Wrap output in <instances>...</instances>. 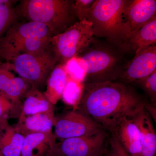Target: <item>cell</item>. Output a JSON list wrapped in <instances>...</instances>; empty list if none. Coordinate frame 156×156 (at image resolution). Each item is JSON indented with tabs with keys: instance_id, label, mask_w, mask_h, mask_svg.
I'll list each match as a JSON object with an SVG mask.
<instances>
[{
	"instance_id": "obj_13",
	"label": "cell",
	"mask_w": 156,
	"mask_h": 156,
	"mask_svg": "<svg viewBox=\"0 0 156 156\" xmlns=\"http://www.w3.org/2000/svg\"><path fill=\"white\" fill-rule=\"evenodd\" d=\"M156 44V17L142 27L130 33L122 46L127 54L136 56Z\"/></svg>"
},
{
	"instance_id": "obj_15",
	"label": "cell",
	"mask_w": 156,
	"mask_h": 156,
	"mask_svg": "<svg viewBox=\"0 0 156 156\" xmlns=\"http://www.w3.org/2000/svg\"><path fill=\"white\" fill-rule=\"evenodd\" d=\"M133 119L139 132L142 156H155L156 133L150 116L144 109Z\"/></svg>"
},
{
	"instance_id": "obj_14",
	"label": "cell",
	"mask_w": 156,
	"mask_h": 156,
	"mask_svg": "<svg viewBox=\"0 0 156 156\" xmlns=\"http://www.w3.org/2000/svg\"><path fill=\"white\" fill-rule=\"evenodd\" d=\"M53 132L24 136L20 156H51L57 142Z\"/></svg>"
},
{
	"instance_id": "obj_26",
	"label": "cell",
	"mask_w": 156,
	"mask_h": 156,
	"mask_svg": "<svg viewBox=\"0 0 156 156\" xmlns=\"http://www.w3.org/2000/svg\"><path fill=\"white\" fill-rule=\"evenodd\" d=\"M80 94V90L76 82L68 81L67 85L62 95V98L66 100L69 98H78Z\"/></svg>"
},
{
	"instance_id": "obj_4",
	"label": "cell",
	"mask_w": 156,
	"mask_h": 156,
	"mask_svg": "<svg viewBox=\"0 0 156 156\" xmlns=\"http://www.w3.org/2000/svg\"><path fill=\"white\" fill-rule=\"evenodd\" d=\"M128 1L95 0L86 19L92 23L94 37L122 49L130 34L124 18Z\"/></svg>"
},
{
	"instance_id": "obj_20",
	"label": "cell",
	"mask_w": 156,
	"mask_h": 156,
	"mask_svg": "<svg viewBox=\"0 0 156 156\" xmlns=\"http://www.w3.org/2000/svg\"><path fill=\"white\" fill-rule=\"evenodd\" d=\"M14 2L0 0V35L16 23L18 17L12 4Z\"/></svg>"
},
{
	"instance_id": "obj_5",
	"label": "cell",
	"mask_w": 156,
	"mask_h": 156,
	"mask_svg": "<svg viewBox=\"0 0 156 156\" xmlns=\"http://www.w3.org/2000/svg\"><path fill=\"white\" fill-rule=\"evenodd\" d=\"M92 23L78 21L61 34L51 37L50 44L57 64L65 65L80 54L93 37Z\"/></svg>"
},
{
	"instance_id": "obj_30",
	"label": "cell",
	"mask_w": 156,
	"mask_h": 156,
	"mask_svg": "<svg viewBox=\"0 0 156 156\" xmlns=\"http://www.w3.org/2000/svg\"><path fill=\"white\" fill-rule=\"evenodd\" d=\"M105 148H106V147L105 148V149L101 153L99 154V155H97V156H100L101 155V154H102V153H103V152L105 150Z\"/></svg>"
},
{
	"instance_id": "obj_17",
	"label": "cell",
	"mask_w": 156,
	"mask_h": 156,
	"mask_svg": "<svg viewBox=\"0 0 156 156\" xmlns=\"http://www.w3.org/2000/svg\"><path fill=\"white\" fill-rule=\"evenodd\" d=\"M21 112L19 116L38 114L54 115V108L40 89L32 87L22 98Z\"/></svg>"
},
{
	"instance_id": "obj_11",
	"label": "cell",
	"mask_w": 156,
	"mask_h": 156,
	"mask_svg": "<svg viewBox=\"0 0 156 156\" xmlns=\"http://www.w3.org/2000/svg\"><path fill=\"white\" fill-rule=\"evenodd\" d=\"M156 17V0H128L124 18L130 33L141 28Z\"/></svg>"
},
{
	"instance_id": "obj_28",
	"label": "cell",
	"mask_w": 156,
	"mask_h": 156,
	"mask_svg": "<svg viewBox=\"0 0 156 156\" xmlns=\"http://www.w3.org/2000/svg\"><path fill=\"white\" fill-rule=\"evenodd\" d=\"M100 156H109L108 148V144L106 149H105V150L103 152V153L101 154V155Z\"/></svg>"
},
{
	"instance_id": "obj_2",
	"label": "cell",
	"mask_w": 156,
	"mask_h": 156,
	"mask_svg": "<svg viewBox=\"0 0 156 156\" xmlns=\"http://www.w3.org/2000/svg\"><path fill=\"white\" fill-rule=\"evenodd\" d=\"M126 54L119 47L94 37L77 57L83 66L85 83L118 81L128 64Z\"/></svg>"
},
{
	"instance_id": "obj_16",
	"label": "cell",
	"mask_w": 156,
	"mask_h": 156,
	"mask_svg": "<svg viewBox=\"0 0 156 156\" xmlns=\"http://www.w3.org/2000/svg\"><path fill=\"white\" fill-rule=\"evenodd\" d=\"M55 119L54 115L46 113L19 116L18 122L14 128L24 136L33 133L53 132Z\"/></svg>"
},
{
	"instance_id": "obj_1",
	"label": "cell",
	"mask_w": 156,
	"mask_h": 156,
	"mask_svg": "<svg viewBox=\"0 0 156 156\" xmlns=\"http://www.w3.org/2000/svg\"><path fill=\"white\" fill-rule=\"evenodd\" d=\"M147 102L132 86L119 81L85 83L76 108L110 132L122 119L134 118Z\"/></svg>"
},
{
	"instance_id": "obj_8",
	"label": "cell",
	"mask_w": 156,
	"mask_h": 156,
	"mask_svg": "<svg viewBox=\"0 0 156 156\" xmlns=\"http://www.w3.org/2000/svg\"><path fill=\"white\" fill-rule=\"evenodd\" d=\"M54 136L63 140L68 138L89 136L105 130L92 119L76 108L68 112L54 121Z\"/></svg>"
},
{
	"instance_id": "obj_3",
	"label": "cell",
	"mask_w": 156,
	"mask_h": 156,
	"mask_svg": "<svg viewBox=\"0 0 156 156\" xmlns=\"http://www.w3.org/2000/svg\"><path fill=\"white\" fill-rule=\"evenodd\" d=\"M74 0H22L15 8L18 17L46 26L53 36L63 32L79 21Z\"/></svg>"
},
{
	"instance_id": "obj_6",
	"label": "cell",
	"mask_w": 156,
	"mask_h": 156,
	"mask_svg": "<svg viewBox=\"0 0 156 156\" xmlns=\"http://www.w3.org/2000/svg\"><path fill=\"white\" fill-rule=\"evenodd\" d=\"M6 66L12 69L33 88L39 89L46 85L48 77L57 65L51 48L37 54H20Z\"/></svg>"
},
{
	"instance_id": "obj_12",
	"label": "cell",
	"mask_w": 156,
	"mask_h": 156,
	"mask_svg": "<svg viewBox=\"0 0 156 156\" xmlns=\"http://www.w3.org/2000/svg\"><path fill=\"white\" fill-rule=\"evenodd\" d=\"M109 132L130 155L142 156L139 132L133 119H122Z\"/></svg>"
},
{
	"instance_id": "obj_9",
	"label": "cell",
	"mask_w": 156,
	"mask_h": 156,
	"mask_svg": "<svg viewBox=\"0 0 156 156\" xmlns=\"http://www.w3.org/2000/svg\"><path fill=\"white\" fill-rule=\"evenodd\" d=\"M106 131L94 135L73 137L57 143L51 156H96L107 145Z\"/></svg>"
},
{
	"instance_id": "obj_21",
	"label": "cell",
	"mask_w": 156,
	"mask_h": 156,
	"mask_svg": "<svg viewBox=\"0 0 156 156\" xmlns=\"http://www.w3.org/2000/svg\"><path fill=\"white\" fill-rule=\"evenodd\" d=\"M17 105L12 103L0 92V130L4 131L9 126L10 115L13 114Z\"/></svg>"
},
{
	"instance_id": "obj_7",
	"label": "cell",
	"mask_w": 156,
	"mask_h": 156,
	"mask_svg": "<svg viewBox=\"0 0 156 156\" xmlns=\"http://www.w3.org/2000/svg\"><path fill=\"white\" fill-rule=\"evenodd\" d=\"M53 36L50 30L41 23L32 21L15 23L0 40V56L9 62L16 56L19 47L27 39Z\"/></svg>"
},
{
	"instance_id": "obj_29",
	"label": "cell",
	"mask_w": 156,
	"mask_h": 156,
	"mask_svg": "<svg viewBox=\"0 0 156 156\" xmlns=\"http://www.w3.org/2000/svg\"><path fill=\"white\" fill-rule=\"evenodd\" d=\"M2 131H1L0 130V142H1V137H2Z\"/></svg>"
},
{
	"instance_id": "obj_22",
	"label": "cell",
	"mask_w": 156,
	"mask_h": 156,
	"mask_svg": "<svg viewBox=\"0 0 156 156\" xmlns=\"http://www.w3.org/2000/svg\"><path fill=\"white\" fill-rule=\"evenodd\" d=\"M134 84L145 92L150 103L156 104V71Z\"/></svg>"
},
{
	"instance_id": "obj_10",
	"label": "cell",
	"mask_w": 156,
	"mask_h": 156,
	"mask_svg": "<svg viewBox=\"0 0 156 156\" xmlns=\"http://www.w3.org/2000/svg\"><path fill=\"white\" fill-rule=\"evenodd\" d=\"M156 71V44L146 50L129 61L118 81L131 85L144 79Z\"/></svg>"
},
{
	"instance_id": "obj_18",
	"label": "cell",
	"mask_w": 156,
	"mask_h": 156,
	"mask_svg": "<svg viewBox=\"0 0 156 156\" xmlns=\"http://www.w3.org/2000/svg\"><path fill=\"white\" fill-rule=\"evenodd\" d=\"M68 80L64 65H56L48 77L46 90L44 92L45 97L53 105L62 98Z\"/></svg>"
},
{
	"instance_id": "obj_23",
	"label": "cell",
	"mask_w": 156,
	"mask_h": 156,
	"mask_svg": "<svg viewBox=\"0 0 156 156\" xmlns=\"http://www.w3.org/2000/svg\"><path fill=\"white\" fill-rule=\"evenodd\" d=\"M95 0H75L73 10L76 17L80 21L86 20L88 12Z\"/></svg>"
},
{
	"instance_id": "obj_25",
	"label": "cell",
	"mask_w": 156,
	"mask_h": 156,
	"mask_svg": "<svg viewBox=\"0 0 156 156\" xmlns=\"http://www.w3.org/2000/svg\"><path fill=\"white\" fill-rule=\"evenodd\" d=\"M109 156H131L124 150L114 135L110 134L108 140Z\"/></svg>"
},
{
	"instance_id": "obj_31",
	"label": "cell",
	"mask_w": 156,
	"mask_h": 156,
	"mask_svg": "<svg viewBox=\"0 0 156 156\" xmlns=\"http://www.w3.org/2000/svg\"><path fill=\"white\" fill-rule=\"evenodd\" d=\"M0 156H4L2 154V153L0 151Z\"/></svg>"
},
{
	"instance_id": "obj_19",
	"label": "cell",
	"mask_w": 156,
	"mask_h": 156,
	"mask_svg": "<svg viewBox=\"0 0 156 156\" xmlns=\"http://www.w3.org/2000/svg\"><path fill=\"white\" fill-rule=\"evenodd\" d=\"M24 135L9 126L2 134L0 151L4 156H20Z\"/></svg>"
},
{
	"instance_id": "obj_27",
	"label": "cell",
	"mask_w": 156,
	"mask_h": 156,
	"mask_svg": "<svg viewBox=\"0 0 156 156\" xmlns=\"http://www.w3.org/2000/svg\"><path fill=\"white\" fill-rule=\"evenodd\" d=\"M145 109L151 118L156 122V104L151 103L147 101L144 106Z\"/></svg>"
},
{
	"instance_id": "obj_24",
	"label": "cell",
	"mask_w": 156,
	"mask_h": 156,
	"mask_svg": "<svg viewBox=\"0 0 156 156\" xmlns=\"http://www.w3.org/2000/svg\"><path fill=\"white\" fill-rule=\"evenodd\" d=\"M65 69L67 75L76 80H83L85 75L83 66L80 59L77 57L72 58L64 65Z\"/></svg>"
}]
</instances>
